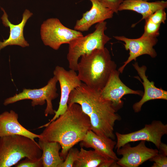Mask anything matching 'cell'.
I'll return each instance as SVG.
<instances>
[{
  "instance_id": "obj_2",
  "label": "cell",
  "mask_w": 167,
  "mask_h": 167,
  "mask_svg": "<svg viewBox=\"0 0 167 167\" xmlns=\"http://www.w3.org/2000/svg\"><path fill=\"white\" fill-rule=\"evenodd\" d=\"M45 127L39 134L40 138L59 143L62 148L60 156L64 160L69 150L82 141L91 130L89 118L83 112L80 105L76 103L68 105L63 114Z\"/></svg>"
},
{
  "instance_id": "obj_26",
  "label": "cell",
  "mask_w": 167,
  "mask_h": 167,
  "mask_svg": "<svg viewBox=\"0 0 167 167\" xmlns=\"http://www.w3.org/2000/svg\"><path fill=\"white\" fill-rule=\"evenodd\" d=\"M106 6L116 13L118 12V9L120 4L124 0H100Z\"/></svg>"
},
{
  "instance_id": "obj_25",
  "label": "cell",
  "mask_w": 167,
  "mask_h": 167,
  "mask_svg": "<svg viewBox=\"0 0 167 167\" xmlns=\"http://www.w3.org/2000/svg\"><path fill=\"white\" fill-rule=\"evenodd\" d=\"M149 160L154 162L151 167H167V156L159 152Z\"/></svg>"
},
{
  "instance_id": "obj_12",
  "label": "cell",
  "mask_w": 167,
  "mask_h": 167,
  "mask_svg": "<svg viewBox=\"0 0 167 167\" xmlns=\"http://www.w3.org/2000/svg\"><path fill=\"white\" fill-rule=\"evenodd\" d=\"M120 74L116 69L113 71L101 91L102 97L110 101L117 112L123 106V102L121 99L123 96L133 94L142 96L143 93L142 91L133 90L125 85L120 78Z\"/></svg>"
},
{
  "instance_id": "obj_6",
  "label": "cell",
  "mask_w": 167,
  "mask_h": 167,
  "mask_svg": "<svg viewBox=\"0 0 167 167\" xmlns=\"http://www.w3.org/2000/svg\"><path fill=\"white\" fill-rule=\"evenodd\" d=\"M58 81L56 77L54 76L44 87L38 89L24 88L21 92L5 99L3 104L6 106L20 101L28 99L32 100L31 105L35 107L42 105L46 101L47 105L44 112L45 116L54 114L55 110L53 109L52 101L58 96L56 85Z\"/></svg>"
},
{
  "instance_id": "obj_11",
  "label": "cell",
  "mask_w": 167,
  "mask_h": 167,
  "mask_svg": "<svg viewBox=\"0 0 167 167\" xmlns=\"http://www.w3.org/2000/svg\"><path fill=\"white\" fill-rule=\"evenodd\" d=\"M145 143L141 140L133 147L128 143L117 150V154L122 156L117 161V164L122 167H137L159 153L156 149L147 147Z\"/></svg>"
},
{
  "instance_id": "obj_15",
  "label": "cell",
  "mask_w": 167,
  "mask_h": 167,
  "mask_svg": "<svg viewBox=\"0 0 167 167\" xmlns=\"http://www.w3.org/2000/svg\"><path fill=\"white\" fill-rule=\"evenodd\" d=\"M133 66L143 80V82L140 81L144 88V92L141 99L133 105V109L134 112L138 113L140 111L143 105L148 101L155 99L167 100V92L161 88H157L155 86L153 81H150L148 79L146 75L147 67L145 65L140 66L137 62L133 64Z\"/></svg>"
},
{
  "instance_id": "obj_13",
  "label": "cell",
  "mask_w": 167,
  "mask_h": 167,
  "mask_svg": "<svg viewBox=\"0 0 167 167\" xmlns=\"http://www.w3.org/2000/svg\"><path fill=\"white\" fill-rule=\"evenodd\" d=\"M92 3L90 9L83 14L77 20L74 29L80 32L87 31L93 24L112 18L114 12L100 0H89Z\"/></svg>"
},
{
  "instance_id": "obj_1",
  "label": "cell",
  "mask_w": 167,
  "mask_h": 167,
  "mask_svg": "<svg viewBox=\"0 0 167 167\" xmlns=\"http://www.w3.org/2000/svg\"><path fill=\"white\" fill-rule=\"evenodd\" d=\"M101 91L82 83L71 92L68 105L76 103L89 118L91 130L100 136L115 139L114 127L121 118L109 101L103 98Z\"/></svg>"
},
{
  "instance_id": "obj_21",
  "label": "cell",
  "mask_w": 167,
  "mask_h": 167,
  "mask_svg": "<svg viewBox=\"0 0 167 167\" xmlns=\"http://www.w3.org/2000/svg\"><path fill=\"white\" fill-rule=\"evenodd\" d=\"M145 20L144 32L143 35L158 36L160 34L159 30L161 25L154 23L148 18Z\"/></svg>"
},
{
  "instance_id": "obj_28",
  "label": "cell",
  "mask_w": 167,
  "mask_h": 167,
  "mask_svg": "<svg viewBox=\"0 0 167 167\" xmlns=\"http://www.w3.org/2000/svg\"><path fill=\"white\" fill-rule=\"evenodd\" d=\"M144 0V1H148L149 0Z\"/></svg>"
},
{
  "instance_id": "obj_3",
  "label": "cell",
  "mask_w": 167,
  "mask_h": 167,
  "mask_svg": "<svg viewBox=\"0 0 167 167\" xmlns=\"http://www.w3.org/2000/svg\"><path fill=\"white\" fill-rule=\"evenodd\" d=\"M81 57L77 69L79 79L88 87L101 90L116 69L117 65L112 60L109 51L105 47Z\"/></svg>"
},
{
  "instance_id": "obj_10",
  "label": "cell",
  "mask_w": 167,
  "mask_h": 167,
  "mask_svg": "<svg viewBox=\"0 0 167 167\" xmlns=\"http://www.w3.org/2000/svg\"><path fill=\"white\" fill-rule=\"evenodd\" d=\"M115 39L123 41L124 47L129 50V56L123 65L118 69L120 73H122L126 66L133 60L136 62V58L141 55L147 54L151 58H156L157 54L153 47L157 44L158 40L156 36H145L142 35L136 39H130L124 36H114Z\"/></svg>"
},
{
  "instance_id": "obj_16",
  "label": "cell",
  "mask_w": 167,
  "mask_h": 167,
  "mask_svg": "<svg viewBox=\"0 0 167 167\" xmlns=\"http://www.w3.org/2000/svg\"><path fill=\"white\" fill-rule=\"evenodd\" d=\"M18 115L14 111H5L0 114V138L13 135H19L35 140L40 138V135L30 131L19 122Z\"/></svg>"
},
{
  "instance_id": "obj_8",
  "label": "cell",
  "mask_w": 167,
  "mask_h": 167,
  "mask_svg": "<svg viewBox=\"0 0 167 167\" xmlns=\"http://www.w3.org/2000/svg\"><path fill=\"white\" fill-rule=\"evenodd\" d=\"M167 134V124L160 121H153L137 131L126 134L116 132L117 141L115 148L117 150L127 143L143 140L152 142L158 149L162 137Z\"/></svg>"
},
{
  "instance_id": "obj_4",
  "label": "cell",
  "mask_w": 167,
  "mask_h": 167,
  "mask_svg": "<svg viewBox=\"0 0 167 167\" xmlns=\"http://www.w3.org/2000/svg\"><path fill=\"white\" fill-rule=\"evenodd\" d=\"M42 151L35 140L23 135H13L0 138V167H10L22 159L41 158Z\"/></svg>"
},
{
  "instance_id": "obj_19",
  "label": "cell",
  "mask_w": 167,
  "mask_h": 167,
  "mask_svg": "<svg viewBox=\"0 0 167 167\" xmlns=\"http://www.w3.org/2000/svg\"><path fill=\"white\" fill-rule=\"evenodd\" d=\"M38 144L42 151L43 167H59L64 161L60 156L61 147L59 143L38 138Z\"/></svg>"
},
{
  "instance_id": "obj_24",
  "label": "cell",
  "mask_w": 167,
  "mask_h": 167,
  "mask_svg": "<svg viewBox=\"0 0 167 167\" xmlns=\"http://www.w3.org/2000/svg\"><path fill=\"white\" fill-rule=\"evenodd\" d=\"M15 165L16 167H43L41 158L37 159H31L28 158L20 162Z\"/></svg>"
},
{
  "instance_id": "obj_27",
  "label": "cell",
  "mask_w": 167,
  "mask_h": 167,
  "mask_svg": "<svg viewBox=\"0 0 167 167\" xmlns=\"http://www.w3.org/2000/svg\"><path fill=\"white\" fill-rule=\"evenodd\" d=\"M158 150L159 153L167 156V145L166 144L161 142L159 145Z\"/></svg>"
},
{
  "instance_id": "obj_9",
  "label": "cell",
  "mask_w": 167,
  "mask_h": 167,
  "mask_svg": "<svg viewBox=\"0 0 167 167\" xmlns=\"http://www.w3.org/2000/svg\"><path fill=\"white\" fill-rule=\"evenodd\" d=\"M53 74L57 78L60 85L61 96L59 105L57 110H55L53 118L47 123L40 126V128L45 127L66 111L71 92L80 86L82 83L75 71L73 70L67 71L62 66H57L53 71Z\"/></svg>"
},
{
  "instance_id": "obj_17",
  "label": "cell",
  "mask_w": 167,
  "mask_h": 167,
  "mask_svg": "<svg viewBox=\"0 0 167 167\" xmlns=\"http://www.w3.org/2000/svg\"><path fill=\"white\" fill-rule=\"evenodd\" d=\"M116 144L113 139L98 135L90 130L81 141L80 146L82 148H92L106 158L117 161L119 158L113 151Z\"/></svg>"
},
{
  "instance_id": "obj_5",
  "label": "cell",
  "mask_w": 167,
  "mask_h": 167,
  "mask_svg": "<svg viewBox=\"0 0 167 167\" xmlns=\"http://www.w3.org/2000/svg\"><path fill=\"white\" fill-rule=\"evenodd\" d=\"M106 25L105 21L97 23L93 32L75 39L68 44L67 59L70 69L77 71L79 59L82 56L105 47V45L111 39L105 34Z\"/></svg>"
},
{
  "instance_id": "obj_7",
  "label": "cell",
  "mask_w": 167,
  "mask_h": 167,
  "mask_svg": "<svg viewBox=\"0 0 167 167\" xmlns=\"http://www.w3.org/2000/svg\"><path fill=\"white\" fill-rule=\"evenodd\" d=\"M40 35L44 44L55 50H58L62 44H69L83 36L81 32L65 27L56 18L48 19L43 22Z\"/></svg>"
},
{
  "instance_id": "obj_14",
  "label": "cell",
  "mask_w": 167,
  "mask_h": 167,
  "mask_svg": "<svg viewBox=\"0 0 167 167\" xmlns=\"http://www.w3.org/2000/svg\"><path fill=\"white\" fill-rule=\"evenodd\" d=\"M0 8L3 12L1 17L2 23L5 27L9 28L10 34L7 39L0 41V52L2 49L8 45H17L24 48L29 46V43L24 37V30L28 20L32 15L33 13L29 10L25 9L23 14L21 21L15 25L9 20L8 15L4 9L2 7Z\"/></svg>"
},
{
  "instance_id": "obj_23",
  "label": "cell",
  "mask_w": 167,
  "mask_h": 167,
  "mask_svg": "<svg viewBox=\"0 0 167 167\" xmlns=\"http://www.w3.org/2000/svg\"><path fill=\"white\" fill-rule=\"evenodd\" d=\"M148 18L156 24L161 25L162 23L165 24L166 19V14L165 9H161L157 10Z\"/></svg>"
},
{
  "instance_id": "obj_20",
  "label": "cell",
  "mask_w": 167,
  "mask_h": 167,
  "mask_svg": "<svg viewBox=\"0 0 167 167\" xmlns=\"http://www.w3.org/2000/svg\"><path fill=\"white\" fill-rule=\"evenodd\" d=\"M108 159L94 150H87L81 147L74 167H100Z\"/></svg>"
},
{
  "instance_id": "obj_18",
  "label": "cell",
  "mask_w": 167,
  "mask_h": 167,
  "mask_svg": "<svg viewBox=\"0 0 167 167\" xmlns=\"http://www.w3.org/2000/svg\"><path fill=\"white\" fill-rule=\"evenodd\" d=\"M167 7V1L163 0L152 2L143 0H124L120 5L118 11L130 10L136 12L142 15V18L137 24L145 20L157 10Z\"/></svg>"
},
{
  "instance_id": "obj_22",
  "label": "cell",
  "mask_w": 167,
  "mask_h": 167,
  "mask_svg": "<svg viewBox=\"0 0 167 167\" xmlns=\"http://www.w3.org/2000/svg\"><path fill=\"white\" fill-rule=\"evenodd\" d=\"M79 151L77 148H71L68 151L65 159L60 165L59 167H74Z\"/></svg>"
}]
</instances>
